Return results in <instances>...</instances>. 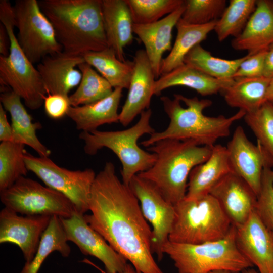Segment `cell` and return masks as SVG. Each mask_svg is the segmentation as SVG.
I'll use <instances>...</instances> for the list:
<instances>
[{
  "label": "cell",
  "mask_w": 273,
  "mask_h": 273,
  "mask_svg": "<svg viewBox=\"0 0 273 273\" xmlns=\"http://www.w3.org/2000/svg\"><path fill=\"white\" fill-rule=\"evenodd\" d=\"M88 224L140 273H164L153 257L152 230L138 198L120 180L114 164L96 174L88 203Z\"/></svg>",
  "instance_id": "cell-1"
},
{
  "label": "cell",
  "mask_w": 273,
  "mask_h": 273,
  "mask_svg": "<svg viewBox=\"0 0 273 273\" xmlns=\"http://www.w3.org/2000/svg\"><path fill=\"white\" fill-rule=\"evenodd\" d=\"M42 12L66 53L82 55L108 48L102 0H40Z\"/></svg>",
  "instance_id": "cell-2"
},
{
  "label": "cell",
  "mask_w": 273,
  "mask_h": 273,
  "mask_svg": "<svg viewBox=\"0 0 273 273\" xmlns=\"http://www.w3.org/2000/svg\"><path fill=\"white\" fill-rule=\"evenodd\" d=\"M160 100L170 119L169 124L164 130L154 132L142 141L141 144L144 147H149L160 140L167 139L192 140L200 146L212 147L218 139L228 136L232 124L246 114L239 110L229 117L206 116L203 110L212 105V101L196 97L188 98L174 94L173 99L162 96Z\"/></svg>",
  "instance_id": "cell-3"
},
{
  "label": "cell",
  "mask_w": 273,
  "mask_h": 273,
  "mask_svg": "<svg viewBox=\"0 0 273 273\" xmlns=\"http://www.w3.org/2000/svg\"><path fill=\"white\" fill-rule=\"evenodd\" d=\"M212 147L200 146L192 140H160L147 148L156 155L154 164L138 175L151 182L175 205L186 195L191 171L209 158Z\"/></svg>",
  "instance_id": "cell-4"
},
{
  "label": "cell",
  "mask_w": 273,
  "mask_h": 273,
  "mask_svg": "<svg viewBox=\"0 0 273 273\" xmlns=\"http://www.w3.org/2000/svg\"><path fill=\"white\" fill-rule=\"evenodd\" d=\"M152 113L151 109L144 111L136 124L126 129L82 131L79 137L84 142L85 153L94 155L103 148L111 150L121 163L122 181L129 185L134 176L150 168L156 160L155 153L145 151L138 144L143 135L155 132L150 124Z\"/></svg>",
  "instance_id": "cell-5"
},
{
  "label": "cell",
  "mask_w": 273,
  "mask_h": 273,
  "mask_svg": "<svg viewBox=\"0 0 273 273\" xmlns=\"http://www.w3.org/2000/svg\"><path fill=\"white\" fill-rule=\"evenodd\" d=\"M175 218L169 241L198 244L225 238L233 225L217 200L208 194L184 198L174 205Z\"/></svg>",
  "instance_id": "cell-6"
},
{
  "label": "cell",
  "mask_w": 273,
  "mask_h": 273,
  "mask_svg": "<svg viewBox=\"0 0 273 273\" xmlns=\"http://www.w3.org/2000/svg\"><path fill=\"white\" fill-rule=\"evenodd\" d=\"M236 232V227L233 225L225 238L198 244L168 241L163 253L173 261L178 273H209L216 270L241 272L253 265L239 250Z\"/></svg>",
  "instance_id": "cell-7"
},
{
  "label": "cell",
  "mask_w": 273,
  "mask_h": 273,
  "mask_svg": "<svg viewBox=\"0 0 273 273\" xmlns=\"http://www.w3.org/2000/svg\"><path fill=\"white\" fill-rule=\"evenodd\" d=\"M0 21L7 29L10 48L7 57L0 56L1 85L9 87L31 109L40 108L47 92L40 75L20 48L14 32L15 27L13 6L8 0L0 1Z\"/></svg>",
  "instance_id": "cell-8"
},
{
  "label": "cell",
  "mask_w": 273,
  "mask_h": 273,
  "mask_svg": "<svg viewBox=\"0 0 273 273\" xmlns=\"http://www.w3.org/2000/svg\"><path fill=\"white\" fill-rule=\"evenodd\" d=\"M0 199L5 207L22 215L68 218L76 211L65 195L25 176L0 191Z\"/></svg>",
  "instance_id": "cell-9"
},
{
  "label": "cell",
  "mask_w": 273,
  "mask_h": 273,
  "mask_svg": "<svg viewBox=\"0 0 273 273\" xmlns=\"http://www.w3.org/2000/svg\"><path fill=\"white\" fill-rule=\"evenodd\" d=\"M17 41L33 64L63 51L52 24L42 12L37 0H16L13 6Z\"/></svg>",
  "instance_id": "cell-10"
},
{
  "label": "cell",
  "mask_w": 273,
  "mask_h": 273,
  "mask_svg": "<svg viewBox=\"0 0 273 273\" xmlns=\"http://www.w3.org/2000/svg\"><path fill=\"white\" fill-rule=\"evenodd\" d=\"M24 160L28 171L46 186L68 197L78 213L84 214L89 210L91 188L96 175L92 169L68 170L58 166L49 157H35L27 151Z\"/></svg>",
  "instance_id": "cell-11"
},
{
  "label": "cell",
  "mask_w": 273,
  "mask_h": 273,
  "mask_svg": "<svg viewBox=\"0 0 273 273\" xmlns=\"http://www.w3.org/2000/svg\"><path fill=\"white\" fill-rule=\"evenodd\" d=\"M129 186L140 202L144 217L152 226V251L160 261L172 228L174 205L168 202L151 182L138 174L133 177Z\"/></svg>",
  "instance_id": "cell-12"
},
{
  "label": "cell",
  "mask_w": 273,
  "mask_h": 273,
  "mask_svg": "<svg viewBox=\"0 0 273 273\" xmlns=\"http://www.w3.org/2000/svg\"><path fill=\"white\" fill-rule=\"evenodd\" d=\"M84 215L76 211L70 217H60L68 241L74 243L84 255L100 260L107 273L123 272L127 261L90 227Z\"/></svg>",
  "instance_id": "cell-13"
},
{
  "label": "cell",
  "mask_w": 273,
  "mask_h": 273,
  "mask_svg": "<svg viewBox=\"0 0 273 273\" xmlns=\"http://www.w3.org/2000/svg\"><path fill=\"white\" fill-rule=\"evenodd\" d=\"M226 149L232 171L243 178L258 195L262 172L273 167V159L259 143L249 141L244 129H235Z\"/></svg>",
  "instance_id": "cell-14"
},
{
  "label": "cell",
  "mask_w": 273,
  "mask_h": 273,
  "mask_svg": "<svg viewBox=\"0 0 273 273\" xmlns=\"http://www.w3.org/2000/svg\"><path fill=\"white\" fill-rule=\"evenodd\" d=\"M51 217L43 215L20 216L4 208L0 212V243L17 245L22 251L26 262H30Z\"/></svg>",
  "instance_id": "cell-15"
},
{
  "label": "cell",
  "mask_w": 273,
  "mask_h": 273,
  "mask_svg": "<svg viewBox=\"0 0 273 273\" xmlns=\"http://www.w3.org/2000/svg\"><path fill=\"white\" fill-rule=\"evenodd\" d=\"M235 240L239 250L259 273H273V234L255 210L244 224L236 227Z\"/></svg>",
  "instance_id": "cell-16"
},
{
  "label": "cell",
  "mask_w": 273,
  "mask_h": 273,
  "mask_svg": "<svg viewBox=\"0 0 273 273\" xmlns=\"http://www.w3.org/2000/svg\"><path fill=\"white\" fill-rule=\"evenodd\" d=\"M209 194L236 227L244 224L255 210L257 195L246 181L233 172L222 178Z\"/></svg>",
  "instance_id": "cell-17"
},
{
  "label": "cell",
  "mask_w": 273,
  "mask_h": 273,
  "mask_svg": "<svg viewBox=\"0 0 273 273\" xmlns=\"http://www.w3.org/2000/svg\"><path fill=\"white\" fill-rule=\"evenodd\" d=\"M133 70L125 102L119 113V122L129 125L144 111L149 109L154 95L155 76L144 50H138L133 57Z\"/></svg>",
  "instance_id": "cell-18"
},
{
  "label": "cell",
  "mask_w": 273,
  "mask_h": 273,
  "mask_svg": "<svg viewBox=\"0 0 273 273\" xmlns=\"http://www.w3.org/2000/svg\"><path fill=\"white\" fill-rule=\"evenodd\" d=\"M81 55L62 51L44 57L37 64L38 70L48 94L69 97L68 93L79 84L82 74L76 66L85 62Z\"/></svg>",
  "instance_id": "cell-19"
},
{
  "label": "cell",
  "mask_w": 273,
  "mask_h": 273,
  "mask_svg": "<svg viewBox=\"0 0 273 273\" xmlns=\"http://www.w3.org/2000/svg\"><path fill=\"white\" fill-rule=\"evenodd\" d=\"M185 9L184 2L173 12L160 20L147 24H133V33L143 43L155 79L161 76L160 69L163 54L172 49V33L181 18Z\"/></svg>",
  "instance_id": "cell-20"
},
{
  "label": "cell",
  "mask_w": 273,
  "mask_h": 273,
  "mask_svg": "<svg viewBox=\"0 0 273 273\" xmlns=\"http://www.w3.org/2000/svg\"><path fill=\"white\" fill-rule=\"evenodd\" d=\"M1 104L11 116L13 142L30 147L40 157H49L51 151L39 140L36 134V130L42 127L40 123L32 122L21 98L9 87L1 85Z\"/></svg>",
  "instance_id": "cell-21"
},
{
  "label": "cell",
  "mask_w": 273,
  "mask_h": 273,
  "mask_svg": "<svg viewBox=\"0 0 273 273\" xmlns=\"http://www.w3.org/2000/svg\"><path fill=\"white\" fill-rule=\"evenodd\" d=\"M273 43V0H257L256 9L242 33L231 42L233 49L252 55Z\"/></svg>",
  "instance_id": "cell-22"
},
{
  "label": "cell",
  "mask_w": 273,
  "mask_h": 273,
  "mask_svg": "<svg viewBox=\"0 0 273 273\" xmlns=\"http://www.w3.org/2000/svg\"><path fill=\"white\" fill-rule=\"evenodd\" d=\"M104 27L109 48L125 62L124 49L132 43L133 21L125 0H102Z\"/></svg>",
  "instance_id": "cell-23"
},
{
  "label": "cell",
  "mask_w": 273,
  "mask_h": 273,
  "mask_svg": "<svg viewBox=\"0 0 273 273\" xmlns=\"http://www.w3.org/2000/svg\"><path fill=\"white\" fill-rule=\"evenodd\" d=\"M231 172L226 147L215 144L209 158L191 171L185 198L196 199L209 194L212 188Z\"/></svg>",
  "instance_id": "cell-24"
},
{
  "label": "cell",
  "mask_w": 273,
  "mask_h": 273,
  "mask_svg": "<svg viewBox=\"0 0 273 273\" xmlns=\"http://www.w3.org/2000/svg\"><path fill=\"white\" fill-rule=\"evenodd\" d=\"M233 81L234 78L218 79L211 77L184 63L170 72L161 75L155 80L153 93L158 96L167 88L180 85L194 89L201 95L206 96L222 92Z\"/></svg>",
  "instance_id": "cell-25"
},
{
  "label": "cell",
  "mask_w": 273,
  "mask_h": 273,
  "mask_svg": "<svg viewBox=\"0 0 273 273\" xmlns=\"http://www.w3.org/2000/svg\"><path fill=\"white\" fill-rule=\"evenodd\" d=\"M123 89L114 88L108 96L84 105L70 106L67 116L82 131L91 132L103 124L119 122L118 109Z\"/></svg>",
  "instance_id": "cell-26"
},
{
  "label": "cell",
  "mask_w": 273,
  "mask_h": 273,
  "mask_svg": "<svg viewBox=\"0 0 273 273\" xmlns=\"http://www.w3.org/2000/svg\"><path fill=\"white\" fill-rule=\"evenodd\" d=\"M270 79L263 76L234 78L233 82L222 92L224 100L229 106L246 114L254 112L267 101Z\"/></svg>",
  "instance_id": "cell-27"
},
{
  "label": "cell",
  "mask_w": 273,
  "mask_h": 273,
  "mask_svg": "<svg viewBox=\"0 0 273 273\" xmlns=\"http://www.w3.org/2000/svg\"><path fill=\"white\" fill-rule=\"evenodd\" d=\"M216 22L192 25L180 19L176 25L177 35L174 45L168 55L162 61L161 75L184 64L185 56L195 46L206 39L208 34L214 30Z\"/></svg>",
  "instance_id": "cell-28"
},
{
  "label": "cell",
  "mask_w": 273,
  "mask_h": 273,
  "mask_svg": "<svg viewBox=\"0 0 273 273\" xmlns=\"http://www.w3.org/2000/svg\"><path fill=\"white\" fill-rule=\"evenodd\" d=\"M114 88L128 89L133 70V62L121 61L110 48L89 52L81 55Z\"/></svg>",
  "instance_id": "cell-29"
},
{
  "label": "cell",
  "mask_w": 273,
  "mask_h": 273,
  "mask_svg": "<svg viewBox=\"0 0 273 273\" xmlns=\"http://www.w3.org/2000/svg\"><path fill=\"white\" fill-rule=\"evenodd\" d=\"M68 241L60 217L52 216L33 259L25 263L21 273H37L44 260L53 252L58 251L62 256L68 257L71 252Z\"/></svg>",
  "instance_id": "cell-30"
},
{
  "label": "cell",
  "mask_w": 273,
  "mask_h": 273,
  "mask_svg": "<svg viewBox=\"0 0 273 273\" xmlns=\"http://www.w3.org/2000/svg\"><path fill=\"white\" fill-rule=\"evenodd\" d=\"M229 60L215 57L200 44L195 46L185 56L184 62L204 74L218 79L233 78L241 64L247 58Z\"/></svg>",
  "instance_id": "cell-31"
},
{
  "label": "cell",
  "mask_w": 273,
  "mask_h": 273,
  "mask_svg": "<svg viewBox=\"0 0 273 273\" xmlns=\"http://www.w3.org/2000/svg\"><path fill=\"white\" fill-rule=\"evenodd\" d=\"M256 0H231L214 27L217 39L222 41L229 36L236 38L246 27L256 7Z\"/></svg>",
  "instance_id": "cell-32"
},
{
  "label": "cell",
  "mask_w": 273,
  "mask_h": 273,
  "mask_svg": "<svg viewBox=\"0 0 273 273\" xmlns=\"http://www.w3.org/2000/svg\"><path fill=\"white\" fill-rule=\"evenodd\" d=\"M82 78L75 92L69 96L71 106L76 107L99 101L110 95L113 87L89 64L83 62L78 66Z\"/></svg>",
  "instance_id": "cell-33"
},
{
  "label": "cell",
  "mask_w": 273,
  "mask_h": 273,
  "mask_svg": "<svg viewBox=\"0 0 273 273\" xmlns=\"http://www.w3.org/2000/svg\"><path fill=\"white\" fill-rule=\"evenodd\" d=\"M25 145L14 142L0 144V191L12 185L28 171L25 160Z\"/></svg>",
  "instance_id": "cell-34"
},
{
  "label": "cell",
  "mask_w": 273,
  "mask_h": 273,
  "mask_svg": "<svg viewBox=\"0 0 273 273\" xmlns=\"http://www.w3.org/2000/svg\"><path fill=\"white\" fill-rule=\"evenodd\" d=\"M134 24L155 22L163 16L174 11L184 0H125Z\"/></svg>",
  "instance_id": "cell-35"
},
{
  "label": "cell",
  "mask_w": 273,
  "mask_h": 273,
  "mask_svg": "<svg viewBox=\"0 0 273 273\" xmlns=\"http://www.w3.org/2000/svg\"><path fill=\"white\" fill-rule=\"evenodd\" d=\"M244 119L273 159V104L266 101L256 111L246 114Z\"/></svg>",
  "instance_id": "cell-36"
},
{
  "label": "cell",
  "mask_w": 273,
  "mask_h": 273,
  "mask_svg": "<svg viewBox=\"0 0 273 273\" xmlns=\"http://www.w3.org/2000/svg\"><path fill=\"white\" fill-rule=\"evenodd\" d=\"M225 0H186L180 20L192 25H204L216 21L226 6Z\"/></svg>",
  "instance_id": "cell-37"
},
{
  "label": "cell",
  "mask_w": 273,
  "mask_h": 273,
  "mask_svg": "<svg viewBox=\"0 0 273 273\" xmlns=\"http://www.w3.org/2000/svg\"><path fill=\"white\" fill-rule=\"evenodd\" d=\"M255 211L266 228L273 234V169L262 172Z\"/></svg>",
  "instance_id": "cell-38"
},
{
  "label": "cell",
  "mask_w": 273,
  "mask_h": 273,
  "mask_svg": "<svg viewBox=\"0 0 273 273\" xmlns=\"http://www.w3.org/2000/svg\"><path fill=\"white\" fill-rule=\"evenodd\" d=\"M267 51V50H265L252 55L248 54L247 58L241 64L233 78L263 76Z\"/></svg>",
  "instance_id": "cell-39"
},
{
  "label": "cell",
  "mask_w": 273,
  "mask_h": 273,
  "mask_svg": "<svg viewBox=\"0 0 273 273\" xmlns=\"http://www.w3.org/2000/svg\"><path fill=\"white\" fill-rule=\"evenodd\" d=\"M70 106L69 97L48 94L44 99L45 112L49 117L54 119H59L67 115Z\"/></svg>",
  "instance_id": "cell-40"
},
{
  "label": "cell",
  "mask_w": 273,
  "mask_h": 273,
  "mask_svg": "<svg viewBox=\"0 0 273 273\" xmlns=\"http://www.w3.org/2000/svg\"><path fill=\"white\" fill-rule=\"evenodd\" d=\"M0 141L13 142L12 129L8 122L6 110L0 104Z\"/></svg>",
  "instance_id": "cell-41"
},
{
  "label": "cell",
  "mask_w": 273,
  "mask_h": 273,
  "mask_svg": "<svg viewBox=\"0 0 273 273\" xmlns=\"http://www.w3.org/2000/svg\"><path fill=\"white\" fill-rule=\"evenodd\" d=\"M10 39L5 26L0 23V56L7 57L9 55Z\"/></svg>",
  "instance_id": "cell-42"
},
{
  "label": "cell",
  "mask_w": 273,
  "mask_h": 273,
  "mask_svg": "<svg viewBox=\"0 0 273 273\" xmlns=\"http://www.w3.org/2000/svg\"><path fill=\"white\" fill-rule=\"evenodd\" d=\"M263 76L269 79L273 77V43L267 49L264 61Z\"/></svg>",
  "instance_id": "cell-43"
},
{
  "label": "cell",
  "mask_w": 273,
  "mask_h": 273,
  "mask_svg": "<svg viewBox=\"0 0 273 273\" xmlns=\"http://www.w3.org/2000/svg\"><path fill=\"white\" fill-rule=\"evenodd\" d=\"M267 101L273 104V77L270 79L266 93Z\"/></svg>",
  "instance_id": "cell-44"
},
{
  "label": "cell",
  "mask_w": 273,
  "mask_h": 273,
  "mask_svg": "<svg viewBox=\"0 0 273 273\" xmlns=\"http://www.w3.org/2000/svg\"><path fill=\"white\" fill-rule=\"evenodd\" d=\"M122 273H140L130 263H127L124 271Z\"/></svg>",
  "instance_id": "cell-45"
},
{
  "label": "cell",
  "mask_w": 273,
  "mask_h": 273,
  "mask_svg": "<svg viewBox=\"0 0 273 273\" xmlns=\"http://www.w3.org/2000/svg\"><path fill=\"white\" fill-rule=\"evenodd\" d=\"M241 273H257V272L253 268H248L243 270Z\"/></svg>",
  "instance_id": "cell-46"
},
{
  "label": "cell",
  "mask_w": 273,
  "mask_h": 273,
  "mask_svg": "<svg viewBox=\"0 0 273 273\" xmlns=\"http://www.w3.org/2000/svg\"><path fill=\"white\" fill-rule=\"evenodd\" d=\"M209 273H232L231 271L226 270H216L211 271Z\"/></svg>",
  "instance_id": "cell-47"
}]
</instances>
